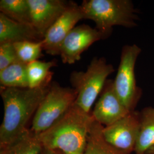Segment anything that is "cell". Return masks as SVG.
Listing matches in <instances>:
<instances>
[{"mask_svg":"<svg viewBox=\"0 0 154 154\" xmlns=\"http://www.w3.org/2000/svg\"><path fill=\"white\" fill-rule=\"evenodd\" d=\"M51 83L35 88L1 87L4 108L0 127L1 147L13 142L27 129L28 122L48 93Z\"/></svg>","mask_w":154,"mask_h":154,"instance_id":"cell-1","label":"cell"},{"mask_svg":"<svg viewBox=\"0 0 154 154\" xmlns=\"http://www.w3.org/2000/svg\"><path fill=\"white\" fill-rule=\"evenodd\" d=\"M94 121L91 113L74 103L59 121L37 135L44 148L64 154H83Z\"/></svg>","mask_w":154,"mask_h":154,"instance_id":"cell-2","label":"cell"},{"mask_svg":"<svg viewBox=\"0 0 154 154\" xmlns=\"http://www.w3.org/2000/svg\"><path fill=\"white\" fill-rule=\"evenodd\" d=\"M84 19L92 20L96 29L109 38L113 27L134 28L138 11L130 0H85L81 4Z\"/></svg>","mask_w":154,"mask_h":154,"instance_id":"cell-3","label":"cell"},{"mask_svg":"<svg viewBox=\"0 0 154 154\" xmlns=\"http://www.w3.org/2000/svg\"><path fill=\"white\" fill-rule=\"evenodd\" d=\"M115 69L104 57H94L85 72L74 71L70 74L72 88L77 93L75 104L88 113L101 93L107 77Z\"/></svg>","mask_w":154,"mask_h":154,"instance_id":"cell-4","label":"cell"},{"mask_svg":"<svg viewBox=\"0 0 154 154\" xmlns=\"http://www.w3.org/2000/svg\"><path fill=\"white\" fill-rule=\"evenodd\" d=\"M77 98L74 88L51 82L48 93L34 114L30 130L38 135L49 129L72 108Z\"/></svg>","mask_w":154,"mask_h":154,"instance_id":"cell-5","label":"cell"},{"mask_svg":"<svg viewBox=\"0 0 154 154\" xmlns=\"http://www.w3.org/2000/svg\"><path fill=\"white\" fill-rule=\"evenodd\" d=\"M142 50L136 44L125 45L122 49L121 60L114 81L116 93L130 111H134L142 91L138 87L135 67Z\"/></svg>","mask_w":154,"mask_h":154,"instance_id":"cell-6","label":"cell"},{"mask_svg":"<svg viewBox=\"0 0 154 154\" xmlns=\"http://www.w3.org/2000/svg\"><path fill=\"white\" fill-rule=\"evenodd\" d=\"M140 127V113L131 111L120 120L102 130L105 140L121 151L130 154L134 151Z\"/></svg>","mask_w":154,"mask_h":154,"instance_id":"cell-7","label":"cell"},{"mask_svg":"<svg viewBox=\"0 0 154 154\" xmlns=\"http://www.w3.org/2000/svg\"><path fill=\"white\" fill-rule=\"evenodd\" d=\"M84 19L81 5L69 1L66 11L49 28L42 40L43 50L51 55H60V48L63 40L75 25Z\"/></svg>","mask_w":154,"mask_h":154,"instance_id":"cell-8","label":"cell"},{"mask_svg":"<svg viewBox=\"0 0 154 154\" xmlns=\"http://www.w3.org/2000/svg\"><path fill=\"white\" fill-rule=\"evenodd\" d=\"M107 38L96 28L83 24L75 26L66 36L60 51L63 63L73 64L81 60L83 52L97 41Z\"/></svg>","mask_w":154,"mask_h":154,"instance_id":"cell-9","label":"cell"},{"mask_svg":"<svg viewBox=\"0 0 154 154\" xmlns=\"http://www.w3.org/2000/svg\"><path fill=\"white\" fill-rule=\"evenodd\" d=\"M130 112L116 93L113 80L107 79L91 113L94 119L102 126H109Z\"/></svg>","mask_w":154,"mask_h":154,"instance_id":"cell-10","label":"cell"},{"mask_svg":"<svg viewBox=\"0 0 154 154\" xmlns=\"http://www.w3.org/2000/svg\"><path fill=\"white\" fill-rule=\"evenodd\" d=\"M32 25L42 39L49 28L66 11L69 1L63 0H28Z\"/></svg>","mask_w":154,"mask_h":154,"instance_id":"cell-11","label":"cell"},{"mask_svg":"<svg viewBox=\"0 0 154 154\" xmlns=\"http://www.w3.org/2000/svg\"><path fill=\"white\" fill-rule=\"evenodd\" d=\"M42 40L32 25L16 22L0 13V44Z\"/></svg>","mask_w":154,"mask_h":154,"instance_id":"cell-12","label":"cell"},{"mask_svg":"<svg viewBox=\"0 0 154 154\" xmlns=\"http://www.w3.org/2000/svg\"><path fill=\"white\" fill-rule=\"evenodd\" d=\"M154 146V107H149L140 112V127L134 151L146 154Z\"/></svg>","mask_w":154,"mask_h":154,"instance_id":"cell-13","label":"cell"},{"mask_svg":"<svg viewBox=\"0 0 154 154\" xmlns=\"http://www.w3.org/2000/svg\"><path fill=\"white\" fill-rule=\"evenodd\" d=\"M42 149L37 135L28 128L13 142L1 147L6 154H41Z\"/></svg>","mask_w":154,"mask_h":154,"instance_id":"cell-14","label":"cell"},{"mask_svg":"<svg viewBox=\"0 0 154 154\" xmlns=\"http://www.w3.org/2000/svg\"><path fill=\"white\" fill-rule=\"evenodd\" d=\"M28 65L18 61L0 70L1 87L29 88Z\"/></svg>","mask_w":154,"mask_h":154,"instance_id":"cell-15","label":"cell"},{"mask_svg":"<svg viewBox=\"0 0 154 154\" xmlns=\"http://www.w3.org/2000/svg\"><path fill=\"white\" fill-rule=\"evenodd\" d=\"M103 127L94 120L83 154H130L116 149L107 143L103 136Z\"/></svg>","mask_w":154,"mask_h":154,"instance_id":"cell-16","label":"cell"},{"mask_svg":"<svg viewBox=\"0 0 154 154\" xmlns=\"http://www.w3.org/2000/svg\"><path fill=\"white\" fill-rule=\"evenodd\" d=\"M57 66V61H34L28 65L29 88H35L51 83L53 72L50 71L53 67Z\"/></svg>","mask_w":154,"mask_h":154,"instance_id":"cell-17","label":"cell"},{"mask_svg":"<svg viewBox=\"0 0 154 154\" xmlns=\"http://www.w3.org/2000/svg\"><path fill=\"white\" fill-rule=\"evenodd\" d=\"M0 11L12 20L32 26L28 0H1Z\"/></svg>","mask_w":154,"mask_h":154,"instance_id":"cell-18","label":"cell"},{"mask_svg":"<svg viewBox=\"0 0 154 154\" xmlns=\"http://www.w3.org/2000/svg\"><path fill=\"white\" fill-rule=\"evenodd\" d=\"M18 60L26 64L37 61L42 54V41L40 42L23 41L13 44Z\"/></svg>","mask_w":154,"mask_h":154,"instance_id":"cell-19","label":"cell"},{"mask_svg":"<svg viewBox=\"0 0 154 154\" xmlns=\"http://www.w3.org/2000/svg\"><path fill=\"white\" fill-rule=\"evenodd\" d=\"M18 61L13 44H0V70Z\"/></svg>","mask_w":154,"mask_h":154,"instance_id":"cell-20","label":"cell"},{"mask_svg":"<svg viewBox=\"0 0 154 154\" xmlns=\"http://www.w3.org/2000/svg\"><path fill=\"white\" fill-rule=\"evenodd\" d=\"M41 154H64L63 152L58 150L51 149H46L43 147L42 152Z\"/></svg>","mask_w":154,"mask_h":154,"instance_id":"cell-21","label":"cell"},{"mask_svg":"<svg viewBox=\"0 0 154 154\" xmlns=\"http://www.w3.org/2000/svg\"><path fill=\"white\" fill-rule=\"evenodd\" d=\"M146 154H154V146L149 149Z\"/></svg>","mask_w":154,"mask_h":154,"instance_id":"cell-22","label":"cell"},{"mask_svg":"<svg viewBox=\"0 0 154 154\" xmlns=\"http://www.w3.org/2000/svg\"><path fill=\"white\" fill-rule=\"evenodd\" d=\"M0 154H6L2 150H1L0 149Z\"/></svg>","mask_w":154,"mask_h":154,"instance_id":"cell-23","label":"cell"}]
</instances>
